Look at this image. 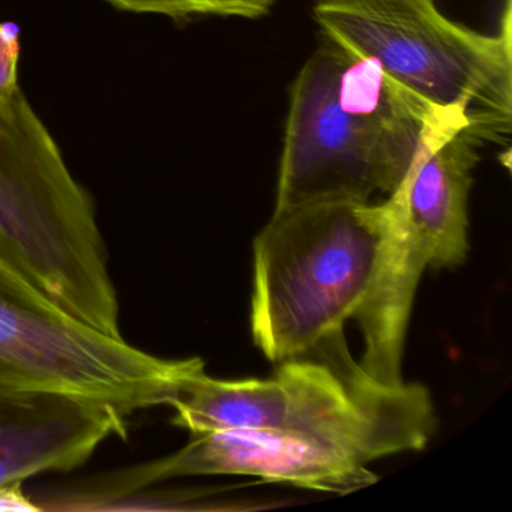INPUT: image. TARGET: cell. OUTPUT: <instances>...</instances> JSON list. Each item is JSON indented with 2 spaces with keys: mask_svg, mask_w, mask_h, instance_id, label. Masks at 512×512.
Instances as JSON below:
<instances>
[{
  "mask_svg": "<svg viewBox=\"0 0 512 512\" xmlns=\"http://www.w3.org/2000/svg\"><path fill=\"white\" fill-rule=\"evenodd\" d=\"M448 118L463 121L323 38L290 89L275 209L391 196L430 131Z\"/></svg>",
  "mask_w": 512,
  "mask_h": 512,
  "instance_id": "obj_1",
  "label": "cell"
},
{
  "mask_svg": "<svg viewBox=\"0 0 512 512\" xmlns=\"http://www.w3.org/2000/svg\"><path fill=\"white\" fill-rule=\"evenodd\" d=\"M169 406L175 409L172 424L193 436L277 431L361 464L425 448L437 425L425 386L377 382L355 362L346 341L287 359L266 380L214 379L202 368Z\"/></svg>",
  "mask_w": 512,
  "mask_h": 512,
  "instance_id": "obj_2",
  "label": "cell"
},
{
  "mask_svg": "<svg viewBox=\"0 0 512 512\" xmlns=\"http://www.w3.org/2000/svg\"><path fill=\"white\" fill-rule=\"evenodd\" d=\"M386 205L331 200L275 209L254 242L251 331L272 362L344 337L382 262Z\"/></svg>",
  "mask_w": 512,
  "mask_h": 512,
  "instance_id": "obj_3",
  "label": "cell"
},
{
  "mask_svg": "<svg viewBox=\"0 0 512 512\" xmlns=\"http://www.w3.org/2000/svg\"><path fill=\"white\" fill-rule=\"evenodd\" d=\"M0 254L74 316L124 337L94 199L22 89L0 127Z\"/></svg>",
  "mask_w": 512,
  "mask_h": 512,
  "instance_id": "obj_4",
  "label": "cell"
},
{
  "mask_svg": "<svg viewBox=\"0 0 512 512\" xmlns=\"http://www.w3.org/2000/svg\"><path fill=\"white\" fill-rule=\"evenodd\" d=\"M509 7L503 31L481 34L440 13L434 0H317L323 37L376 62L439 112L458 116L485 143L512 133Z\"/></svg>",
  "mask_w": 512,
  "mask_h": 512,
  "instance_id": "obj_5",
  "label": "cell"
},
{
  "mask_svg": "<svg viewBox=\"0 0 512 512\" xmlns=\"http://www.w3.org/2000/svg\"><path fill=\"white\" fill-rule=\"evenodd\" d=\"M205 362L151 355L83 322L0 254V392H53L130 418L169 406Z\"/></svg>",
  "mask_w": 512,
  "mask_h": 512,
  "instance_id": "obj_6",
  "label": "cell"
},
{
  "mask_svg": "<svg viewBox=\"0 0 512 512\" xmlns=\"http://www.w3.org/2000/svg\"><path fill=\"white\" fill-rule=\"evenodd\" d=\"M244 475L331 493H350L377 481L367 464L334 449L266 430H218L197 434L181 451L137 467L113 490L143 487L178 476Z\"/></svg>",
  "mask_w": 512,
  "mask_h": 512,
  "instance_id": "obj_7",
  "label": "cell"
},
{
  "mask_svg": "<svg viewBox=\"0 0 512 512\" xmlns=\"http://www.w3.org/2000/svg\"><path fill=\"white\" fill-rule=\"evenodd\" d=\"M128 436L116 407L53 392H0V487L79 469L110 437Z\"/></svg>",
  "mask_w": 512,
  "mask_h": 512,
  "instance_id": "obj_8",
  "label": "cell"
},
{
  "mask_svg": "<svg viewBox=\"0 0 512 512\" xmlns=\"http://www.w3.org/2000/svg\"><path fill=\"white\" fill-rule=\"evenodd\" d=\"M481 146L463 121L445 119L430 131L403 184L389 196L433 269L466 260L467 199Z\"/></svg>",
  "mask_w": 512,
  "mask_h": 512,
  "instance_id": "obj_9",
  "label": "cell"
},
{
  "mask_svg": "<svg viewBox=\"0 0 512 512\" xmlns=\"http://www.w3.org/2000/svg\"><path fill=\"white\" fill-rule=\"evenodd\" d=\"M116 10L134 14H158L170 19L194 17H236L247 13L257 0H106Z\"/></svg>",
  "mask_w": 512,
  "mask_h": 512,
  "instance_id": "obj_10",
  "label": "cell"
},
{
  "mask_svg": "<svg viewBox=\"0 0 512 512\" xmlns=\"http://www.w3.org/2000/svg\"><path fill=\"white\" fill-rule=\"evenodd\" d=\"M19 31L14 25H0V127L10 116L19 94Z\"/></svg>",
  "mask_w": 512,
  "mask_h": 512,
  "instance_id": "obj_11",
  "label": "cell"
}]
</instances>
